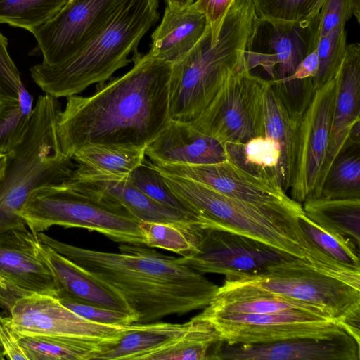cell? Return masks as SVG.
Here are the masks:
<instances>
[{"mask_svg":"<svg viewBox=\"0 0 360 360\" xmlns=\"http://www.w3.org/2000/svg\"><path fill=\"white\" fill-rule=\"evenodd\" d=\"M132 60L129 72L98 84L91 96L67 97L57 123L64 155L91 144L146 146L170 120L172 64L137 51Z\"/></svg>","mask_w":360,"mask_h":360,"instance_id":"obj_1","label":"cell"},{"mask_svg":"<svg viewBox=\"0 0 360 360\" xmlns=\"http://www.w3.org/2000/svg\"><path fill=\"white\" fill-rule=\"evenodd\" d=\"M37 237L117 292L136 314L137 323L203 309L219 290L176 257L146 245L121 243L120 252H108L65 243L43 232Z\"/></svg>","mask_w":360,"mask_h":360,"instance_id":"obj_2","label":"cell"},{"mask_svg":"<svg viewBox=\"0 0 360 360\" xmlns=\"http://www.w3.org/2000/svg\"><path fill=\"white\" fill-rule=\"evenodd\" d=\"M261 20L252 0H236L211 44L209 29L196 46L172 64L169 82L170 120L191 122L211 102L225 81L245 66Z\"/></svg>","mask_w":360,"mask_h":360,"instance_id":"obj_3","label":"cell"},{"mask_svg":"<svg viewBox=\"0 0 360 360\" xmlns=\"http://www.w3.org/2000/svg\"><path fill=\"white\" fill-rule=\"evenodd\" d=\"M158 0H127L109 24L65 63H39L30 72L37 86L56 97L76 95L94 84L108 80L127 65L146 33L159 19Z\"/></svg>","mask_w":360,"mask_h":360,"instance_id":"obj_4","label":"cell"},{"mask_svg":"<svg viewBox=\"0 0 360 360\" xmlns=\"http://www.w3.org/2000/svg\"><path fill=\"white\" fill-rule=\"evenodd\" d=\"M60 110L57 98L40 96L22 140L6 154L5 173L0 179V234L27 227L19 212L30 194L37 188L63 182L76 167L60 148Z\"/></svg>","mask_w":360,"mask_h":360,"instance_id":"obj_5","label":"cell"},{"mask_svg":"<svg viewBox=\"0 0 360 360\" xmlns=\"http://www.w3.org/2000/svg\"><path fill=\"white\" fill-rule=\"evenodd\" d=\"M162 175L204 228L237 233L305 259L307 237L298 216L233 198L188 179Z\"/></svg>","mask_w":360,"mask_h":360,"instance_id":"obj_6","label":"cell"},{"mask_svg":"<svg viewBox=\"0 0 360 360\" xmlns=\"http://www.w3.org/2000/svg\"><path fill=\"white\" fill-rule=\"evenodd\" d=\"M19 215L34 236L60 226L96 231L117 243L145 245L141 221L127 210L77 192L64 182L34 190Z\"/></svg>","mask_w":360,"mask_h":360,"instance_id":"obj_7","label":"cell"},{"mask_svg":"<svg viewBox=\"0 0 360 360\" xmlns=\"http://www.w3.org/2000/svg\"><path fill=\"white\" fill-rule=\"evenodd\" d=\"M225 279L322 307L360 339V290L321 272L306 259L294 257L259 274Z\"/></svg>","mask_w":360,"mask_h":360,"instance_id":"obj_8","label":"cell"},{"mask_svg":"<svg viewBox=\"0 0 360 360\" xmlns=\"http://www.w3.org/2000/svg\"><path fill=\"white\" fill-rule=\"evenodd\" d=\"M268 83L244 66L225 81L191 124L223 145L264 136L262 96Z\"/></svg>","mask_w":360,"mask_h":360,"instance_id":"obj_9","label":"cell"},{"mask_svg":"<svg viewBox=\"0 0 360 360\" xmlns=\"http://www.w3.org/2000/svg\"><path fill=\"white\" fill-rule=\"evenodd\" d=\"M338 89L336 75L319 89L305 88L296 132L290 186L291 198L302 203L313 197L319 185L330 142Z\"/></svg>","mask_w":360,"mask_h":360,"instance_id":"obj_10","label":"cell"},{"mask_svg":"<svg viewBox=\"0 0 360 360\" xmlns=\"http://www.w3.org/2000/svg\"><path fill=\"white\" fill-rule=\"evenodd\" d=\"M197 316L211 321L223 340L230 343L267 344L302 338H333L350 333L338 321L298 309L267 314H230L204 309Z\"/></svg>","mask_w":360,"mask_h":360,"instance_id":"obj_11","label":"cell"},{"mask_svg":"<svg viewBox=\"0 0 360 360\" xmlns=\"http://www.w3.org/2000/svg\"><path fill=\"white\" fill-rule=\"evenodd\" d=\"M127 0H68L49 20L32 32L41 63L60 65L79 52L112 20Z\"/></svg>","mask_w":360,"mask_h":360,"instance_id":"obj_12","label":"cell"},{"mask_svg":"<svg viewBox=\"0 0 360 360\" xmlns=\"http://www.w3.org/2000/svg\"><path fill=\"white\" fill-rule=\"evenodd\" d=\"M294 257H297L248 236L203 228L195 249L177 259L201 274L228 277L259 274Z\"/></svg>","mask_w":360,"mask_h":360,"instance_id":"obj_13","label":"cell"},{"mask_svg":"<svg viewBox=\"0 0 360 360\" xmlns=\"http://www.w3.org/2000/svg\"><path fill=\"white\" fill-rule=\"evenodd\" d=\"M8 310L6 320L16 335L61 337L102 345L117 340L126 327L89 321L65 307L57 297L46 295L18 297Z\"/></svg>","mask_w":360,"mask_h":360,"instance_id":"obj_14","label":"cell"},{"mask_svg":"<svg viewBox=\"0 0 360 360\" xmlns=\"http://www.w3.org/2000/svg\"><path fill=\"white\" fill-rule=\"evenodd\" d=\"M162 174L188 179L256 206L300 217L302 205L276 182L255 176L229 160L211 165L153 163Z\"/></svg>","mask_w":360,"mask_h":360,"instance_id":"obj_15","label":"cell"},{"mask_svg":"<svg viewBox=\"0 0 360 360\" xmlns=\"http://www.w3.org/2000/svg\"><path fill=\"white\" fill-rule=\"evenodd\" d=\"M318 23V14L296 23L261 20L245 54L247 69L260 67L272 81L290 76L304 58L316 49Z\"/></svg>","mask_w":360,"mask_h":360,"instance_id":"obj_16","label":"cell"},{"mask_svg":"<svg viewBox=\"0 0 360 360\" xmlns=\"http://www.w3.org/2000/svg\"><path fill=\"white\" fill-rule=\"evenodd\" d=\"M37 240L27 227L0 234V276L6 285V290L0 293V302L8 309L15 299L25 295L57 297L52 272L37 255Z\"/></svg>","mask_w":360,"mask_h":360,"instance_id":"obj_17","label":"cell"},{"mask_svg":"<svg viewBox=\"0 0 360 360\" xmlns=\"http://www.w3.org/2000/svg\"><path fill=\"white\" fill-rule=\"evenodd\" d=\"M63 182L87 196L124 207L140 221L204 228L197 218L158 203L124 178L90 172L76 165Z\"/></svg>","mask_w":360,"mask_h":360,"instance_id":"obj_18","label":"cell"},{"mask_svg":"<svg viewBox=\"0 0 360 360\" xmlns=\"http://www.w3.org/2000/svg\"><path fill=\"white\" fill-rule=\"evenodd\" d=\"M359 360L360 340L350 333L333 338H302L267 344H238L224 340L212 360Z\"/></svg>","mask_w":360,"mask_h":360,"instance_id":"obj_19","label":"cell"},{"mask_svg":"<svg viewBox=\"0 0 360 360\" xmlns=\"http://www.w3.org/2000/svg\"><path fill=\"white\" fill-rule=\"evenodd\" d=\"M338 76V89L332 119L329 146L318 187L311 198L319 197L332 164L351 140L352 131L360 122L359 43L347 44Z\"/></svg>","mask_w":360,"mask_h":360,"instance_id":"obj_20","label":"cell"},{"mask_svg":"<svg viewBox=\"0 0 360 360\" xmlns=\"http://www.w3.org/2000/svg\"><path fill=\"white\" fill-rule=\"evenodd\" d=\"M35 246L37 256L52 272L58 299L134 314L117 292L75 263L42 243L38 238Z\"/></svg>","mask_w":360,"mask_h":360,"instance_id":"obj_21","label":"cell"},{"mask_svg":"<svg viewBox=\"0 0 360 360\" xmlns=\"http://www.w3.org/2000/svg\"><path fill=\"white\" fill-rule=\"evenodd\" d=\"M145 152L153 163L211 165L226 160L222 143L190 122L172 120L146 146Z\"/></svg>","mask_w":360,"mask_h":360,"instance_id":"obj_22","label":"cell"},{"mask_svg":"<svg viewBox=\"0 0 360 360\" xmlns=\"http://www.w3.org/2000/svg\"><path fill=\"white\" fill-rule=\"evenodd\" d=\"M193 319L184 323H132L120 337L100 345L94 359L150 360L155 354L176 343L193 326Z\"/></svg>","mask_w":360,"mask_h":360,"instance_id":"obj_23","label":"cell"},{"mask_svg":"<svg viewBox=\"0 0 360 360\" xmlns=\"http://www.w3.org/2000/svg\"><path fill=\"white\" fill-rule=\"evenodd\" d=\"M210 29L204 15L191 9L165 8L162 21L153 32L148 54L174 64L184 57Z\"/></svg>","mask_w":360,"mask_h":360,"instance_id":"obj_24","label":"cell"},{"mask_svg":"<svg viewBox=\"0 0 360 360\" xmlns=\"http://www.w3.org/2000/svg\"><path fill=\"white\" fill-rule=\"evenodd\" d=\"M264 136L280 146L279 183L286 191L290 188L294 163L299 110H293L281 85L270 82L262 96Z\"/></svg>","mask_w":360,"mask_h":360,"instance_id":"obj_25","label":"cell"},{"mask_svg":"<svg viewBox=\"0 0 360 360\" xmlns=\"http://www.w3.org/2000/svg\"><path fill=\"white\" fill-rule=\"evenodd\" d=\"M146 146L123 144H91L71 158L88 171L124 178L145 160Z\"/></svg>","mask_w":360,"mask_h":360,"instance_id":"obj_26","label":"cell"},{"mask_svg":"<svg viewBox=\"0 0 360 360\" xmlns=\"http://www.w3.org/2000/svg\"><path fill=\"white\" fill-rule=\"evenodd\" d=\"M304 214L320 227L352 239L360 245V198H309Z\"/></svg>","mask_w":360,"mask_h":360,"instance_id":"obj_27","label":"cell"},{"mask_svg":"<svg viewBox=\"0 0 360 360\" xmlns=\"http://www.w3.org/2000/svg\"><path fill=\"white\" fill-rule=\"evenodd\" d=\"M224 146L227 160L255 176L280 185L281 149L274 140L266 136H259L243 143H226Z\"/></svg>","mask_w":360,"mask_h":360,"instance_id":"obj_28","label":"cell"},{"mask_svg":"<svg viewBox=\"0 0 360 360\" xmlns=\"http://www.w3.org/2000/svg\"><path fill=\"white\" fill-rule=\"evenodd\" d=\"M27 360L94 359L101 345L61 337L17 335Z\"/></svg>","mask_w":360,"mask_h":360,"instance_id":"obj_29","label":"cell"},{"mask_svg":"<svg viewBox=\"0 0 360 360\" xmlns=\"http://www.w3.org/2000/svg\"><path fill=\"white\" fill-rule=\"evenodd\" d=\"M319 197L360 198V142L350 140L335 158Z\"/></svg>","mask_w":360,"mask_h":360,"instance_id":"obj_30","label":"cell"},{"mask_svg":"<svg viewBox=\"0 0 360 360\" xmlns=\"http://www.w3.org/2000/svg\"><path fill=\"white\" fill-rule=\"evenodd\" d=\"M193 319V326L181 338L150 360H212L215 347L223 339L211 321L198 316Z\"/></svg>","mask_w":360,"mask_h":360,"instance_id":"obj_31","label":"cell"},{"mask_svg":"<svg viewBox=\"0 0 360 360\" xmlns=\"http://www.w3.org/2000/svg\"><path fill=\"white\" fill-rule=\"evenodd\" d=\"M202 229L155 221H141L139 224L146 246L172 251L182 257L188 255L195 249Z\"/></svg>","mask_w":360,"mask_h":360,"instance_id":"obj_32","label":"cell"},{"mask_svg":"<svg viewBox=\"0 0 360 360\" xmlns=\"http://www.w3.org/2000/svg\"><path fill=\"white\" fill-rule=\"evenodd\" d=\"M68 0H0V24L32 32L52 18Z\"/></svg>","mask_w":360,"mask_h":360,"instance_id":"obj_33","label":"cell"},{"mask_svg":"<svg viewBox=\"0 0 360 360\" xmlns=\"http://www.w3.org/2000/svg\"><path fill=\"white\" fill-rule=\"evenodd\" d=\"M299 222L304 234L323 252L344 264L360 268L359 247L352 239L320 227L304 213L299 217Z\"/></svg>","mask_w":360,"mask_h":360,"instance_id":"obj_34","label":"cell"},{"mask_svg":"<svg viewBox=\"0 0 360 360\" xmlns=\"http://www.w3.org/2000/svg\"><path fill=\"white\" fill-rule=\"evenodd\" d=\"M126 179L158 203L195 217L171 190L153 162L145 159Z\"/></svg>","mask_w":360,"mask_h":360,"instance_id":"obj_35","label":"cell"},{"mask_svg":"<svg viewBox=\"0 0 360 360\" xmlns=\"http://www.w3.org/2000/svg\"><path fill=\"white\" fill-rule=\"evenodd\" d=\"M345 27L339 26L319 39V66L316 75L311 79L313 91L332 79L341 66L347 46Z\"/></svg>","mask_w":360,"mask_h":360,"instance_id":"obj_36","label":"cell"},{"mask_svg":"<svg viewBox=\"0 0 360 360\" xmlns=\"http://www.w3.org/2000/svg\"><path fill=\"white\" fill-rule=\"evenodd\" d=\"M260 20L276 23H296L311 20L319 0H252Z\"/></svg>","mask_w":360,"mask_h":360,"instance_id":"obj_37","label":"cell"},{"mask_svg":"<svg viewBox=\"0 0 360 360\" xmlns=\"http://www.w3.org/2000/svg\"><path fill=\"white\" fill-rule=\"evenodd\" d=\"M32 110L20 101L0 103V154H6L21 142Z\"/></svg>","mask_w":360,"mask_h":360,"instance_id":"obj_38","label":"cell"},{"mask_svg":"<svg viewBox=\"0 0 360 360\" xmlns=\"http://www.w3.org/2000/svg\"><path fill=\"white\" fill-rule=\"evenodd\" d=\"M7 48V39L0 32V103L20 101L32 109V96L25 87Z\"/></svg>","mask_w":360,"mask_h":360,"instance_id":"obj_39","label":"cell"},{"mask_svg":"<svg viewBox=\"0 0 360 360\" xmlns=\"http://www.w3.org/2000/svg\"><path fill=\"white\" fill-rule=\"evenodd\" d=\"M354 16L360 22V0H324L318 13L319 39Z\"/></svg>","mask_w":360,"mask_h":360,"instance_id":"obj_40","label":"cell"},{"mask_svg":"<svg viewBox=\"0 0 360 360\" xmlns=\"http://www.w3.org/2000/svg\"><path fill=\"white\" fill-rule=\"evenodd\" d=\"M62 304L77 315L89 321L117 326H127L136 322L134 314L103 308L94 305L58 299Z\"/></svg>","mask_w":360,"mask_h":360,"instance_id":"obj_41","label":"cell"},{"mask_svg":"<svg viewBox=\"0 0 360 360\" xmlns=\"http://www.w3.org/2000/svg\"><path fill=\"white\" fill-rule=\"evenodd\" d=\"M236 0H196L189 7L207 19L210 29L211 44L214 45L225 17Z\"/></svg>","mask_w":360,"mask_h":360,"instance_id":"obj_42","label":"cell"},{"mask_svg":"<svg viewBox=\"0 0 360 360\" xmlns=\"http://www.w3.org/2000/svg\"><path fill=\"white\" fill-rule=\"evenodd\" d=\"M319 58L316 49L307 54L298 64L295 72L290 76L279 80H270L274 84H290L309 78H313L317 72Z\"/></svg>","mask_w":360,"mask_h":360,"instance_id":"obj_43","label":"cell"},{"mask_svg":"<svg viewBox=\"0 0 360 360\" xmlns=\"http://www.w3.org/2000/svg\"><path fill=\"white\" fill-rule=\"evenodd\" d=\"M0 342L5 351L6 358L12 360H27L18 337L8 325L6 317L0 314Z\"/></svg>","mask_w":360,"mask_h":360,"instance_id":"obj_44","label":"cell"},{"mask_svg":"<svg viewBox=\"0 0 360 360\" xmlns=\"http://www.w3.org/2000/svg\"><path fill=\"white\" fill-rule=\"evenodd\" d=\"M167 6L179 9H183L191 6L194 0H166Z\"/></svg>","mask_w":360,"mask_h":360,"instance_id":"obj_45","label":"cell"},{"mask_svg":"<svg viewBox=\"0 0 360 360\" xmlns=\"http://www.w3.org/2000/svg\"><path fill=\"white\" fill-rule=\"evenodd\" d=\"M6 165V155L0 154V179L4 175Z\"/></svg>","mask_w":360,"mask_h":360,"instance_id":"obj_46","label":"cell"},{"mask_svg":"<svg viewBox=\"0 0 360 360\" xmlns=\"http://www.w3.org/2000/svg\"><path fill=\"white\" fill-rule=\"evenodd\" d=\"M6 290V285L4 281L3 278L0 276V293L4 292Z\"/></svg>","mask_w":360,"mask_h":360,"instance_id":"obj_47","label":"cell"},{"mask_svg":"<svg viewBox=\"0 0 360 360\" xmlns=\"http://www.w3.org/2000/svg\"><path fill=\"white\" fill-rule=\"evenodd\" d=\"M5 359H6V354H5V351L0 342V360H4Z\"/></svg>","mask_w":360,"mask_h":360,"instance_id":"obj_48","label":"cell"},{"mask_svg":"<svg viewBox=\"0 0 360 360\" xmlns=\"http://www.w3.org/2000/svg\"><path fill=\"white\" fill-rule=\"evenodd\" d=\"M324 0H319V4H318V6H317V8H316V12L317 13H319V11H320V8L322 6V4Z\"/></svg>","mask_w":360,"mask_h":360,"instance_id":"obj_49","label":"cell"}]
</instances>
